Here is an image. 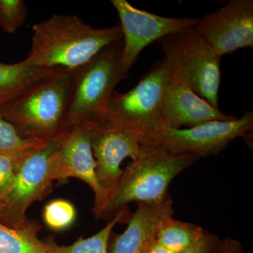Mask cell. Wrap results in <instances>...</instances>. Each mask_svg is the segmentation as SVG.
I'll return each instance as SVG.
<instances>
[{"mask_svg": "<svg viewBox=\"0 0 253 253\" xmlns=\"http://www.w3.org/2000/svg\"><path fill=\"white\" fill-rule=\"evenodd\" d=\"M31 47L24 61L32 66L73 70L122 41L121 25L96 28L76 15L54 14L32 27Z\"/></svg>", "mask_w": 253, "mask_h": 253, "instance_id": "obj_1", "label": "cell"}, {"mask_svg": "<svg viewBox=\"0 0 253 253\" xmlns=\"http://www.w3.org/2000/svg\"><path fill=\"white\" fill-rule=\"evenodd\" d=\"M200 158L161 144H143L139 157L123 169L116 191L96 219L111 221L129 203H154L165 199L169 195L171 181Z\"/></svg>", "mask_w": 253, "mask_h": 253, "instance_id": "obj_2", "label": "cell"}, {"mask_svg": "<svg viewBox=\"0 0 253 253\" xmlns=\"http://www.w3.org/2000/svg\"><path fill=\"white\" fill-rule=\"evenodd\" d=\"M72 94V71L56 68L0 109L20 135L46 141L66 129Z\"/></svg>", "mask_w": 253, "mask_h": 253, "instance_id": "obj_3", "label": "cell"}, {"mask_svg": "<svg viewBox=\"0 0 253 253\" xmlns=\"http://www.w3.org/2000/svg\"><path fill=\"white\" fill-rule=\"evenodd\" d=\"M172 74L166 59L157 61L131 90L113 91L99 120L126 131L141 144H149L164 126L160 105Z\"/></svg>", "mask_w": 253, "mask_h": 253, "instance_id": "obj_4", "label": "cell"}, {"mask_svg": "<svg viewBox=\"0 0 253 253\" xmlns=\"http://www.w3.org/2000/svg\"><path fill=\"white\" fill-rule=\"evenodd\" d=\"M68 128L41 143L23 156L7 189L0 196V223L18 228L28 221L30 206L42 201L52 190L54 160Z\"/></svg>", "mask_w": 253, "mask_h": 253, "instance_id": "obj_5", "label": "cell"}, {"mask_svg": "<svg viewBox=\"0 0 253 253\" xmlns=\"http://www.w3.org/2000/svg\"><path fill=\"white\" fill-rule=\"evenodd\" d=\"M122 41L108 46L88 62L72 71V94L66 126L97 121L120 82Z\"/></svg>", "mask_w": 253, "mask_h": 253, "instance_id": "obj_6", "label": "cell"}, {"mask_svg": "<svg viewBox=\"0 0 253 253\" xmlns=\"http://www.w3.org/2000/svg\"><path fill=\"white\" fill-rule=\"evenodd\" d=\"M172 73L213 107L219 109L221 56L196 29L158 40Z\"/></svg>", "mask_w": 253, "mask_h": 253, "instance_id": "obj_7", "label": "cell"}, {"mask_svg": "<svg viewBox=\"0 0 253 253\" xmlns=\"http://www.w3.org/2000/svg\"><path fill=\"white\" fill-rule=\"evenodd\" d=\"M253 113L245 111L242 117L229 121H214L191 128L163 126L149 144H161L200 158L217 156L236 138L253 136Z\"/></svg>", "mask_w": 253, "mask_h": 253, "instance_id": "obj_8", "label": "cell"}, {"mask_svg": "<svg viewBox=\"0 0 253 253\" xmlns=\"http://www.w3.org/2000/svg\"><path fill=\"white\" fill-rule=\"evenodd\" d=\"M123 32L121 71L128 73L141 51L163 37L194 29L199 19L163 17L134 7L126 0H111Z\"/></svg>", "mask_w": 253, "mask_h": 253, "instance_id": "obj_9", "label": "cell"}, {"mask_svg": "<svg viewBox=\"0 0 253 253\" xmlns=\"http://www.w3.org/2000/svg\"><path fill=\"white\" fill-rule=\"evenodd\" d=\"M84 124L96 163V179L109 201L122 175L123 161L139 157L143 144L134 136L102 120Z\"/></svg>", "mask_w": 253, "mask_h": 253, "instance_id": "obj_10", "label": "cell"}, {"mask_svg": "<svg viewBox=\"0 0 253 253\" xmlns=\"http://www.w3.org/2000/svg\"><path fill=\"white\" fill-rule=\"evenodd\" d=\"M221 57L242 48L253 47V1L231 0L205 15L195 28Z\"/></svg>", "mask_w": 253, "mask_h": 253, "instance_id": "obj_11", "label": "cell"}, {"mask_svg": "<svg viewBox=\"0 0 253 253\" xmlns=\"http://www.w3.org/2000/svg\"><path fill=\"white\" fill-rule=\"evenodd\" d=\"M54 172L55 180L59 182L64 184L68 178L75 177L89 186L94 194L92 212L95 217L106 206L107 197L96 179V163L84 123L68 128L64 139L55 154Z\"/></svg>", "mask_w": 253, "mask_h": 253, "instance_id": "obj_12", "label": "cell"}, {"mask_svg": "<svg viewBox=\"0 0 253 253\" xmlns=\"http://www.w3.org/2000/svg\"><path fill=\"white\" fill-rule=\"evenodd\" d=\"M160 109L163 126L174 129H181L183 126L191 128L211 121H229L237 118L213 107L173 73L163 90Z\"/></svg>", "mask_w": 253, "mask_h": 253, "instance_id": "obj_13", "label": "cell"}, {"mask_svg": "<svg viewBox=\"0 0 253 253\" xmlns=\"http://www.w3.org/2000/svg\"><path fill=\"white\" fill-rule=\"evenodd\" d=\"M122 234L111 233L109 253H145L156 240L161 226L174 215L173 201L168 195L161 201L137 204Z\"/></svg>", "mask_w": 253, "mask_h": 253, "instance_id": "obj_14", "label": "cell"}, {"mask_svg": "<svg viewBox=\"0 0 253 253\" xmlns=\"http://www.w3.org/2000/svg\"><path fill=\"white\" fill-rule=\"evenodd\" d=\"M56 68L32 66L24 60L16 63L0 61V109Z\"/></svg>", "mask_w": 253, "mask_h": 253, "instance_id": "obj_15", "label": "cell"}, {"mask_svg": "<svg viewBox=\"0 0 253 253\" xmlns=\"http://www.w3.org/2000/svg\"><path fill=\"white\" fill-rule=\"evenodd\" d=\"M131 213L128 207L122 211L109 221L99 232L90 237L80 238L74 244L70 246H59L53 236L42 240L46 253H109L108 246L110 236L114 226L119 223H127Z\"/></svg>", "mask_w": 253, "mask_h": 253, "instance_id": "obj_16", "label": "cell"}, {"mask_svg": "<svg viewBox=\"0 0 253 253\" xmlns=\"http://www.w3.org/2000/svg\"><path fill=\"white\" fill-rule=\"evenodd\" d=\"M41 228L38 221L29 219L18 228L0 223V253H46L38 236Z\"/></svg>", "mask_w": 253, "mask_h": 253, "instance_id": "obj_17", "label": "cell"}, {"mask_svg": "<svg viewBox=\"0 0 253 253\" xmlns=\"http://www.w3.org/2000/svg\"><path fill=\"white\" fill-rule=\"evenodd\" d=\"M205 229L193 223L171 217L161 226L156 241L165 249L179 253L189 249L204 236Z\"/></svg>", "mask_w": 253, "mask_h": 253, "instance_id": "obj_18", "label": "cell"}, {"mask_svg": "<svg viewBox=\"0 0 253 253\" xmlns=\"http://www.w3.org/2000/svg\"><path fill=\"white\" fill-rule=\"evenodd\" d=\"M77 212L70 201L55 199L46 204L43 211V219L49 229L59 231L68 229L76 221Z\"/></svg>", "mask_w": 253, "mask_h": 253, "instance_id": "obj_19", "label": "cell"}, {"mask_svg": "<svg viewBox=\"0 0 253 253\" xmlns=\"http://www.w3.org/2000/svg\"><path fill=\"white\" fill-rule=\"evenodd\" d=\"M44 141H33L25 139L20 135L17 129L11 123L0 116V153L1 154H23L33 149Z\"/></svg>", "mask_w": 253, "mask_h": 253, "instance_id": "obj_20", "label": "cell"}, {"mask_svg": "<svg viewBox=\"0 0 253 253\" xmlns=\"http://www.w3.org/2000/svg\"><path fill=\"white\" fill-rule=\"evenodd\" d=\"M28 12L23 0H0V28L6 34H14L26 21Z\"/></svg>", "mask_w": 253, "mask_h": 253, "instance_id": "obj_21", "label": "cell"}, {"mask_svg": "<svg viewBox=\"0 0 253 253\" xmlns=\"http://www.w3.org/2000/svg\"><path fill=\"white\" fill-rule=\"evenodd\" d=\"M28 151L20 154L0 153V196L7 189L12 181L21 160Z\"/></svg>", "mask_w": 253, "mask_h": 253, "instance_id": "obj_22", "label": "cell"}, {"mask_svg": "<svg viewBox=\"0 0 253 253\" xmlns=\"http://www.w3.org/2000/svg\"><path fill=\"white\" fill-rule=\"evenodd\" d=\"M221 249L222 240L216 234L206 230L197 243L179 253H221Z\"/></svg>", "mask_w": 253, "mask_h": 253, "instance_id": "obj_23", "label": "cell"}, {"mask_svg": "<svg viewBox=\"0 0 253 253\" xmlns=\"http://www.w3.org/2000/svg\"><path fill=\"white\" fill-rule=\"evenodd\" d=\"M242 245L237 240L227 237L222 240L221 253H241Z\"/></svg>", "mask_w": 253, "mask_h": 253, "instance_id": "obj_24", "label": "cell"}, {"mask_svg": "<svg viewBox=\"0 0 253 253\" xmlns=\"http://www.w3.org/2000/svg\"><path fill=\"white\" fill-rule=\"evenodd\" d=\"M145 253H174L171 252V251H168V250L163 248L162 246H161L157 241H155L152 243L147 250H146Z\"/></svg>", "mask_w": 253, "mask_h": 253, "instance_id": "obj_25", "label": "cell"}]
</instances>
